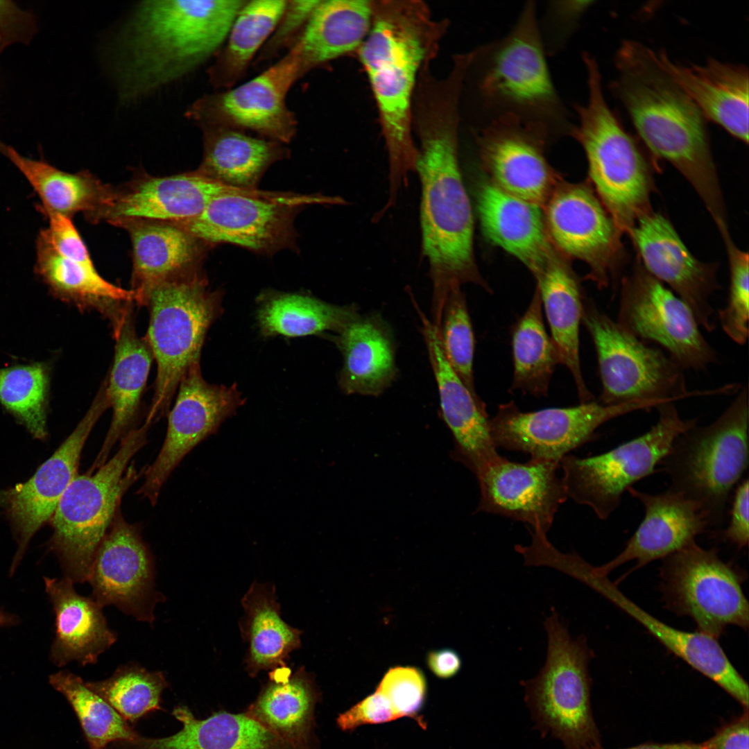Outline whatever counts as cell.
Segmentation results:
<instances>
[{"label":"cell","instance_id":"obj_1","mask_svg":"<svg viewBox=\"0 0 749 749\" xmlns=\"http://www.w3.org/2000/svg\"><path fill=\"white\" fill-rule=\"evenodd\" d=\"M458 94L421 98L415 171L421 184L422 247L432 282V318L440 322L451 291L473 283L487 289L474 254V221L458 160Z\"/></svg>","mask_w":749,"mask_h":749},{"label":"cell","instance_id":"obj_2","mask_svg":"<svg viewBox=\"0 0 749 749\" xmlns=\"http://www.w3.org/2000/svg\"><path fill=\"white\" fill-rule=\"evenodd\" d=\"M612 94L653 155L669 162L689 182L718 228L728 225L710 148L707 120L660 63L655 51L626 40L614 55Z\"/></svg>","mask_w":749,"mask_h":749},{"label":"cell","instance_id":"obj_3","mask_svg":"<svg viewBox=\"0 0 749 749\" xmlns=\"http://www.w3.org/2000/svg\"><path fill=\"white\" fill-rule=\"evenodd\" d=\"M246 1L141 2L107 50L120 98L143 97L215 55Z\"/></svg>","mask_w":749,"mask_h":749},{"label":"cell","instance_id":"obj_4","mask_svg":"<svg viewBox=\"0 0 749 749\" xmlns=\"http://www.w3.org/2000/svg\"><path fill=\"white\" fill-rule=\"evenodd\" d=\"M419 1H373L370 29L358 49L377 106L388 152V198H397L415 171L412 135L417 78L435 55L445 29Z\"/></svg>","mask_w":749,"mask_h":749},{"label":"cell","instance_id":"obj_5","mask_svg":"<svg viewBox=\"0 0 749 749\" xmlns=\"http://www.w3.org/2000/svg\"><path fill=\"white\" fill-rule=\"evenodd\" d=\"M546 55L532 1L505 35L473 50L468 69L482 114L479 130L508 118L542 130L549 140L571 136L575 123L555 87Z\"/></svg>","mask_w":749,"mask_h":749},{"label":"cell","instance_id":"obj_6","mask_svg":"<svg viewBox=\"0 0 749 749\" xmlns=\"http://www.w3.org/2000/svg\"><path fill=\"white\" fill-rule=\"evenodd\" d=\"M587 98L574 105L577 123L571 136L582 146L597 196L621 232H629L636 220L651 210L652 171L637 140L609 106L596 58L582 54Z\"/></svg>","mask_w":749,"mask_h":749},{"label":"cell","instance_id":"obj_7","mask_svg":"<svg viewBox=\"0 0 749 749\" xmlns=\"http://www.w3.org/2000/svg\"><path fill=\"white\" fill-rule=\"evenodd\" d=\"M748 413L746 384L715 421L680 434L660 464L669 479L666 490L696 503L709 527L722 526L730 494L747 469Z\"/></svg>","mask_w":749,"mask_h":749},{"label":"cell","instance_id":"obj_8","mask_svg":"<svg viewBox=\"0 0 749 749\" xmlns=\"http://www.w3.org/2000/svg\"><path fill=\"white\" fill-rule=\"evenodd\" d=\"M149 310L146 341L157 364L155 391L146 421L167 411L189 368L200 363L207 332L222 312V295L200 275L182 273L158 282L141 295Z\"/></svg>","mask_w":749,"mask_h":749},{"label":"cell","instance_id":"obj_9","mask_svg":"<svg viewBox=\"0 0 749 749\" xmlns=\"http://www.w3.org/2000/svg\"><path fill=\"white\" fill-rule=\"evenodd\" d=\"M150 425L130 429L110 460L92 473L77 475L62 496L51 517V550L64 576L74 583L87 582L96 552L120 508L123 495L138 472L133 456L146 442Z\"/></svg>","mask_w":749,"mask_h":749},{"label":"cell","instance_id":"obj_10","mask_svg":"<svg viewBox=\"0 0 749 749\" xmlns=\"http://www.w3.org/2000/svg\"><path fill=\"white\" fill-rule=\"evenodd\" d=\"M546 661L538 674L522 682L525 701L543 735L560 739L565 749L601 745L590 702L589 663L594 657L585 637L572 638L556 611L544 621Z\"/></svg>","mask_w":749,"mask_h":749},{"label":"cell","instance_id":"obj_11","mask_svg":"<svg viewBox=\"0 0 749 749\" xmlns=\"http://www.w3.org/2000/svg\"><path fill=\"white\" fill-rule=\"evenodd\" d=\"M596 352L605 405L632 402H675L693 396L725 393V387L688 391L685 370L661 348L624 329L583 298L582 320Z\"/></svg>","mask_w":749,"mask_h":749},{"label":"cell","instance_id":"obj_12","mask_svg":"<svg viewBox=\"0 0 749 749\" xmlns=\"http://www.w3.org/2000/svg\"><path fill=\"white\" fill-rule=\"evenodd\" d=\"M656 409L658 420L645 433L601 454L587 458L567 455L560 460L568 498L590 507L605 520L628 488L655 472L675 438L697 424L696 419H682L675 402L662 404Z\"/></svg>","mask_w":749,"mask_h":749},{"label":"cell","instance_id":"obj_13","mask_svg":"<svg viewBox=\"0 0 749 749\" xmlns=\"http://www.w3.org/2000/svg\"><path fill=\"white\" fill-rule=\"evenodd\" d=\"M663 560L661 589L669 610L691 617L698 632L716 639L728 626L748 629V602L742 589L746 576L722 560L716 549L695 542Z\"/></svg>","mask_w":749,"mask_h":749},{"label":"cell","instance_id":"obj_14","mask_svg":"<svg viewBox=\"0 0 749 749\" xmlns=\"http://www.w3.org/2000/svg\"><path fill=\"white\" fill-rule=\"evenodd\" d=\"M309 203L339 204L343 200L235 189L215 198L198 216L178 225L204 243H230L271 255L294 246V220Z\"/></svg>","mask_w":749,"mask_h":749},{"label":"cell","instance_id":"obj_15","mask_svg":"<svg viewBox=\"0 0 749 749\" xmlns=\"http://www.w3.org/2000/svg\"><path fill=\"white\" fill-rule=\"evenodd\" d=\"M616 321L684 370L703 371L718 360L689 307L640 264L621 279Z\"/></svg>","mask_w":749,"mask_h":749},{"label":"cell","instance_id":"obj_16","mask_svg":"<svg viewBox=\"0 0 749 749\" xmlns=\"http://www.w3.org/2000/svg\"><path fill=\"white\" fill-rule=\"evenodd\" d=\"M301 76L298 53L293 46L282 58L250 80L200 97L189 107L185 117L200 128L251 131L261 138L288 144L296 132L297 121L286 104V96Z\"/></svg>","mask_w":749,"mask_h":749},{"label":"cell","instance_id":"obj_17","mask_svg":"<svg viewBox=\"0 0 749 749\" xmlns=\"http://www.w3.org/2000/svg\"><path fill=\"white\" fill-rule=\"evenodd\" d=\"M660 404L656 402H632L605 405L594 399L572 407L523 412L513 402H509L500 404L496 415L490 419V432L497 449L560 463L571 451L593 440L596 431L604 423Z\"/></svg>","mask_w":749,"mask_h":749},{"label":"cell","instance_id":"obj_18","mask_svg":"<svg viewBox=\"0 0 749 749\" xmlns=\"http://www.w3.org/2000/svg\"><path fill=\"white\" fill-rule=\"evenodd\" d=\"M543 207L551 243L565 255L588 264L589 277L599 288L617 279L621 232L590 188L558 182Z\"/></svg>","mask_w":749,"mask_h":749},{"label":"cell","instance_id":"obj_19","mask_svg":"<svg viewBox=\"0 0 749 749\" xmlns=\"http://www.w3.org/2000/svg\"><path fill=\"white\" fill-rule=\"evenodd\" d=\"M153 556L138 527L120 508L94 556L87 582L101 607L114 605L137 621L153 623L156 605L165 597L155 588Z\"/></svg>","mask_w":749,"mask_h":749},{"label":"cell","instance_id":"obj_20","mask_svg":"<svg viewBox=\"0 0 749 749\" xmlns=\"http://www.w3.org/2000/svg\"><path fill=\"white\" fill-rule=\"evenodd\" d=\"M178 396L169 415L163 445L154 462L144 471V482L137 493L152 505L182 459L243 403L236 385H214L203 377L200 363L191 365L181 379Z\"/></svg>","mask_w":749,"mask_h":749},{"label":"cell","instance_id":"obj_21","mask_svg":"<svg viewBox=\"0 0 749 749\" xmlns=\"http://www.w3.org/2000/svg\"><path fill=\"white\" fill-rule=\"evenodd\" d=\"M109 407L103 382L89 410L72 433L31 479L6 493L8 514L17 542L10 575L15 572L33 536L51 519L62 496L78 475L85 443L98 420Z\"/></svg>","mask_w":749,"mask_h":749},{"label":"cell","instance_id":"obj_22","mask_svg":"<svg viewBox=\"0 0 749 749\" xmlns=\"http://www.w3.org/2000/svg\"><path fill=\"white\" fill-rule=\"evenodd\" d=\"M644 268L666 284L691 310L700 327H716L710 296L718 289L716 268L697 260L669 221L651 209L636 220L629 231Z\"/></svg>","mask_w":749,"mask_h":749},{"label":"cell","instance_id":"obj_23","mask_svg":"<svg viewBox=\"0 0 749 749\" xmlns=\"http://www.w3.org/2000/svg\"><path fill=\"white\" fill-rule=\"evenodd\" d=\"M559 467L560 463L551 460L520 463L503 457L477 478L480 500L475 512L503 516L547 534L568 499Z\"/></svg>","mask_w":749,"mask_h":749},{"label":"cell","instance_id":"obj_24","mask_svg":"<svg viewBox=\"0 0 749 749\" xmlns=\"http://www.w3.org/2000/svg\"><path fill=\"white\" fill-rule=\"evenodd\" d=\"M549 141L542 130L508 118L479 129L477 137L480 157L492 183L542 207L558 183L544 157Z\"/></svg>","mask_w":749,"mask_h":749},{"label":"cell","instance_id":"obj_25","mask_svg":"<svg viewBox=\"0 0 749 749\" xmlns=\"http://www.w3.org/2000/svg\"><path fill=\"white\" fill-rule=\"evenodd\" d=\"M435 376L442 415L454 440L451 458L479 477L503 456L490 436L485 404L458 377L444 354L439 328L417 307Z\"/></svg>","mask_w":749,"mask_h":749},{"label":"cell","instance_id":"obj_26","mask_svg":"<svg viewBox=\"0 0 749 749\" xmlns=\"http://www.w3.org/2000/svg\"><path fill=\"white\" fill-rule=\"evenodd\" d=\"M576 578L605 596L651 634L666 649L717 684L743 708L748 707V685L726 655L717 639L698 631L687 632L657 619L627 598L608 580L585 564Z\"/></svg>","mask_w":749,"mask_h":749},{"label":"cell","instance_id":"obj_27","mask_svg":"<svg viewBox=\"0 0 749 749\" xmlns=\"http://www.w3.org/2000/svg\"><path fill=\"white\" fill-rule=\"evenodd\" d=\"M628 493L644 508V517L623 550L612 560L594 571L602 576L631 560L635 569L666 557L694 544L709 527L699 506L683 497L666 490L650 494L633 488Z\"/></svg>","mask_w":749,"mask_h":749},{"label":"cell","instance_id":"obj_28","mask_svg":"<svg viewBox=\"0 0 749 749\" xmlns=\"http://www.w3.org/2000/svg\"><path fill=\"white\" fill-rule=\"evenodd\" d=\"M658 60L704 117L742 142L748 143L749 74L743 64L709 58L704 64H684L664 50Z\"/></svg>","mask_w":749,"mask_h":749},{"label":"cell","instance_id":"obj_29","mask_svg":"<svg viewBox=\"0 0 749 749\" xmlns=\"http://www.w3.org/2000/svg\"><path fill=\"white\" fill-rule=\"evenodd\" d=\"M235 189H239L223 185L198 171L150 178L123 194H111L101 211L113 222L179 224L198 216L215 198Z\"/></svg>","mask_w":749,"mask_h":749},{"label":"cell","instance_id":"obj_30","mask_svg":"<svg viewBox=\"0 0 749 749\" xmlns=\"http://www.w3.org/2000/svg\"><path fill=\"white\" fill-rule=\"evenodd\" d=\"M477 207L485 236L534 275L556 257L541 206L485 183L479 190Z\"/></svg>","mask_w":749,"mask_h":749},{"label":"cell","instance_id":"obj_31","mask_svg":"<svg viewBox=\"0 0 749 749\" xmlns=\"http://www.w3.org/2000/svg\"><path fill=\"white\" fill-rule=\"evenodd\" d=\"M43 579L55 616L50 660L58 667L72 662L82 666L96 664L100 655L117 640L103 607L92 597L78 594L74 583L65 576Z\"/></svg>","mask_w":749,"mask_h":749},{"label":"cell","instance_id":"obj_32","mask_svg":"<svg viewBox=\"0 0 749 749\" xmlns=\"http://www.w3.org/2000/svg\"><path fill=\"white\" fill-rule=\"evenodd\" d=\"M172 715L181 729L165 737L139 735L112 743L108 749H303L283 740L244 712H215L197 718L184 705H176Z\"/></svg>","mask_w":749,"mask_h":749},{"label":"cell","instance_id":"obj_33","mask_svg":"<svg viewBox=\"0 0 749 749\" xmlns=\"http://www.w3.org/2000/svg\"><path fill=\"white\" fill-rule=\"evenodd\" d=\"M35 271L56 298L80 311H96L107 319L113 336L133 309L134 304H139V296L135 290L106 281L94 265L62 257L40 233L36 241Z\"/></svg>","mask_w":749,"mask_h":749},{"label":"cell","instance_id":"obj_34","mask_svg":"<svg viewBox=\"0 0 749 749\" xmlns=\"http://www.w3.org/2000/svg\"><path fill=\"white\" fill-rule=\"evenodd\" d=\"M321 698L313 673L285 666L270 671V681L243 712L296 747L320 749L315 712Z\"/></svg>","mask_w":749,"mask_h":749},{"label":"cell","instance_id":"obj_35","mask_svg":"<svg viewBox=\"0 0 749 749\" xmlns=\"http://www.w3.org/2000/svg\"><path fill=\"white\" fill-rule=\"evenodd\" d=\"M332 338L343 358L338 384L345 394L377 397L392 384L397 372L395 345L381 315L359 314Z\"/></svg>","mask_w":749,"mask_h":749},{"label":"cell","instance_id":"obj_36","mask_svg":"<svg viewBox=\"0 0 749 749\" xmlns=\"http://www.w3.org/2000/svg\"><path fill=\"white\" fill-rule=\"evenodd\" d=\"M114 338L116 343L113 363L110 376L105 379L112 417L102 447L88 471L89 473L107 462L116 442L130 430L129 427L137 413L153 359L146 341L136 333L133 310L127 315Z\"/></svg>","mask_w":749,"mask_h":749},{"label":"cell","instance_id":"obj_37","mask_svg":"<svg viewBox=\"0 0 749 749\" xmlns=\"http://www.w3.org/2000/svg\"><path fill=\"white\" fill-rule=\"evenodd\" d=\"M373 1L322 0L293 44L301 76L358 51L372 24Z\"/></svg>","mask_w":749,"mask_h":749},{"label":"cell","instance_id":"obj_38","mask_svg":"<svg viewBox=\"0 0 749 749\" xmlns=\"http://www.w3.org/2000/svg\"><path fill=\"white\" fill-rule=\"evenodd\" d=\"M201 130L204 154L198 171L232 188L257 189L268 168L289 155L283 144L254 137L240 130L224 127Z\"/></svg>","mask_w":749,"mask_h":749},{"label":"cell","instance_id":"obj_39","mask_svg":"<svg viewBox=\"0 0 749 749\" xmlns=\"http://www.w3.org/2000/svg\"><path fill=\"white\" fill-rule=\"evenodd\" d=\"M560 363L574 380L580 403L593 400L580 368L579 327L583 298L571 271L555 257L534 275Z\"/></svg>","mask_w":749,"mask_h":749},{"label":"cell","instance_id":"obj_40","mask_svg":"<svg viewBox=\"0 0 749 749\" xmlns=\"http://www.w3.org/2000/svg\"><path fill=\"white\" fill-rule=\"evenodd\" d=\"M244 615L240 629L248 648L246 670L250 677L260 671L285 667L286 660L301 645V631L281 617L275 587L253 583L241 600Z\"/></svg>","mask_w":749,"mask_h":749},{"label":"cell","instance_id":"obj_41","mask_svg":"<svg viewBox=\"0 0 749 749\" xmlns=\"http://www.w3.org/2000/svg\"><path fill=\"white\" fill-rule=\"evenodd\" d=\"M132 289L140 298L153 285L185 273L199 255L200 241L180 225L134 221Z\"/></svg>","mask_w":749,"mask_h":749},{"label":"cell","instance_id":"obj_42","mask_svg":"<svg viewBox=\"0 0 749 749\" xmlns=\"http://www.w3.org/2000/svg\"><path fill=\"white\" fill-rule=\"evenodd\" d=\"M286 0L246 1L239 11L214 62L207 70L211 85L230 89L246 73L250 63L273 32Z\"/></svg>","mask_w":749,"mask_h":749},{"label":"cell","instance_id":"obj_43","mask_svg":"<svg viewBox=\"0 0 749 749\" xmlns=\"http://www.w3.org/2000/svg\"><path fill=\"white\" fill-rule=\"evenodd\" d=\"M0 153L23 174L40 197L37 207L71 218L78 212L101 210L110 195L88 173H69L42 160L20 155L0 141Z\"/></svg>","mask_w":749,"mask_h":749},{"label":"cell","instance_id":"obj_44","mask_svg":"<svg viewBox=\"0 0 749 749\" xmlns=\"http://www.w3.org/2000/svg\"><path fill=\"white\" fill-rule=\"evenodd\" d=\"M359 315L356 305H335L299 293H271L260 298L257 320L265 336L297 337L337 333Z\"/></svg>","mask_w":749,"mask_h":749},{"label":"cell","instance_id":"obj_45","mask_svg":"<svg viewBox=\"0 0 749 749\" xmlns=\"http://www.w3.org/2000/svg\"><path fill=\"white\" fill-rule=\"evenodd\" d=\"M512 347L514 374L511 390L536 397L546 396L552 374L560 361L544 325L542 300L537 289L513 329Z\"/></svg>","mask_w":749,"mask_h":749},{"label":"cell","instance_id":"obj_46","mask_svg":"<svg viewBox=\"0 0 749 749\" xmlns=\"http://www.w3.org/2000/svg\"><path fill=\"white\" fill-rule=\"evenodd\" d=\"M49 682L71 706L89 749H107L114 742L132 740L139 735L80 676L60 671L51 674Z\"/></svg>","mask_w":749,"mask_h":749},{"label":"cell","instance_id":"obj_47","mask_svg":"<svg viewBox=\"0 0 749 749\" xmlns=\"http://www.w3.org/2000/svg\"><path fill=\"white\" fill-rule=\"evenodd\" d=\"M131 725L150 713L163 710L162 694L169 687L161 671H148L137 662L119 666L109 678L86 682Z\"/></svg>","mask_w":749,"mask_h":749},{"label":"cell","instance_id":"obj_48","mask_svg":"<svg viewBox=\"0 0 749 749\" xmlns=\"http://www.w3.org/2000/svg\"><path fill=\"white\" fill-rule=\"evenodd\" d=\"M50 385L44 362L0 369V404L37 439L46 438Z\"/></svg>","mask_w":749,"mask_h":749},{"label":"cell","instance_id":"obj_49","mask_svg":"<svg viewBox=\"0 0 749 749\" xmlns=\"http://www.w3.org/2000/svg\"><path fill=\"white\" fill-rule=\"evenodd\" d=\"M440 339L449 365L475 396L473 360L474 337L466 300L460 288L449 294L442 313Z\"/></svg>","mask_w":749,"mask_h":749},{"label":"cell","instance_id":"obj_50","mask_svg":"<svg viewBox=\"0 0 749 749\" xmlns=\"http://www.w3.org/2000/svg\"><path fill=\"white\" fill-rule=\"evenodd\" d=\"M373 694L376 705L388 723L407 717L415 720L422 729L427 728L420 712L427 697V682L419 668H390Z\"/></svg>","mask_w":749,"mask_h":749},{"label":"cell","instance_id":"obj_51","mask_svg":"<svg viewBox=\"0 0 749 749\" xmlns=\"http://www.w3.org/2000/svg\"><path fill=\"white\" fill-rule=\"evenodd\" d=\"M723 240L729 259L730 284L727 304L718 311V318L727 336L742 345L748 338V254L736 246L730 235L723 237Z\"/></svg>","mask_w":749,"mask_h":749},{"label":"cell","instance_id":"obj_52","mask_svg":"<svg viewBox=\"0 0 749 749\" xmlns=\"http://www.w3.org/2000/svg\"><path fill=\"white\" fill-rule=\"evenodd\" d=\"M320 0L287 1L286 8L273 32L261 48L257 63L275 58L292 42L293 44L304 28ZM292 45V46H293Z\"/></svg>","mask_w":749,"mask_h":749},{"label":"cell","instance_id":"obj_53","mask_svg":"<svg viewBox=\"0 0 749 749\" xmlns=\"http://www.w3.org/2000/svg\"><path fill=\"white\" fill-rule=\"evenodd\" d=\"M593 1L553 2L547 8L544 28L540 30L546 54L558 51L576 29L580 18Z\"/></svg>","mask_w":749,"mask_h":749},{"label":"cell","instance_id":"obj_54","mask_svg":"<svg viewBox=\"0 0 749 749\" xmlns=\"http://www.w3.org/2000/svg\"><path fill=\"white\" fill-rule=\"evenodd\" d=\"M48 218L49 226L40 233L62 257L83 264L93 266L87 249L71 218L37 207Z\"/></svg>","mask_w":749,"mask_h":749},{"label":"cell","instance_id":"obj_55","mask_svg":"<svg viewBox=\"0 0 749 749\" xmlns=\"http://www.w3.org/2000/svg\"><path fill=\"white\" fill-rule=\"evenodd\" d=\"M748 479L741 480L737 485L730 510V519L726 528L721 531L723 538L739 549L746 546L749 540L748 520Z\"/></svg>","mask_w":749,"mask_h":749},{"label":"cell","instance_id":"obj_56","mask_svg":"<svg viewBox=\"0 0 749 749\" xmlns=\"http://www.w3.org/2000/svg\"><path fill=\"white\" fill-rule=\"evenodd\" d=\"M739 716L719 727L703 742L705 749H749L748 708Z\"/></svg>","mask_w":749,"mask_h":749},{"label":"cell","instance_id":"obj_57","mask_svg":"<svg viewBox=\"0 0 749 749\" xmlns=\"http://www.w3.org/2000/svg\"><path fill=\"white\" fill-rule=\"evenodd\" d=\"M426 662L429 670L438 678L447 680L456 676L462 668V659L454 649L443 648L428 653Z\"/></svg>","mask_w":749,"mask_h":749},{"label":"cell","instance_id":"obj_58","mask_svg":"<svg viewBox=\"0 0 749 749\" xmlns=\"http://www.w3.org/2000/svg\"><path fill=\"white\" fill-rule=\"evenodd\" d=\"M595 749H604L601 746ZM623 749H705L703 743H697L691 741L679 743H645L635 746Z\"/></svg>","mask_w":749,"mask_h":749},{"label":"cell","instance_id":"obj_59","mask_svg":"<svg viewBox=\"0 0 749 749\" xmlns=\"http://www.w3.org/2000/svg\"><path fill=\"white\" fill-rule=\"evenodd\" d=\"M17 42V35L13 31L0 26V54L8 46Z\"/></svg>","mask_w":749,"mask_h":749},{"label":"cell","instance_id":"obj_60","mask_svg":"<svg viewBox=\"0 0 749 749\" xmlns=\"http://www.w3.org/2000/svg\"><path fill=\"white\" fill-rule=\"evenodd\" d=\"M19 621L15 614L8 612L0 608V628L15 626Z\"/></svg>","mask_w":749,"mask_h":749},{"label":"cell","instance_id":"obj_61","mask_svg":"<svg viewBox=\"0 0 749 749\" xmlns=\"http://www.w3.org/2000/svg\"><path fill=\"white\" fill-rule=\"evenodd\" d=\"M6 494H3V493H1L0 492V503L2 502V501L3 499H6Z\"/></svg>","mask_w":749,"mask_h":749}]
</instances>
